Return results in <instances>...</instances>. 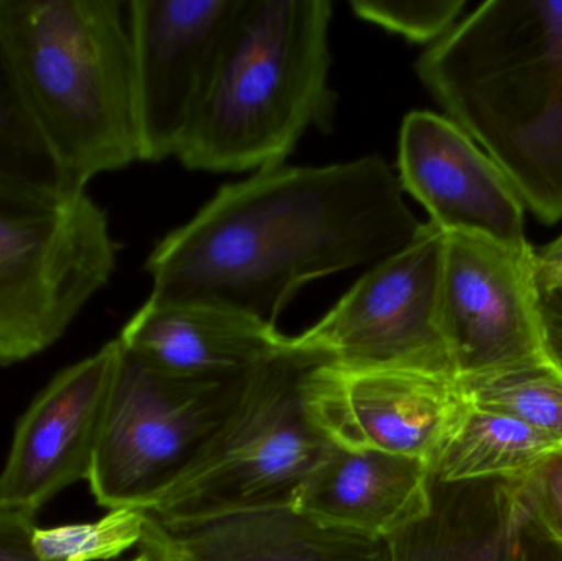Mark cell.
Masks as SVG:
<instances>
[{
	"mask_svg": "<svg viewBox=\"0 0 562 561\" xmlns=\"http://www.w3.org/2000/svg\"><path fill=\"white\" fill-rule=\"evenodd\" d=\"M422 223L379 155L226 184L148 257L151 305L191 303L277 326L306 283L405 249Z\"/></svg>",
	"mask_w": 562,
	"mask_h": 561,
	"instance_id": "6da1fadb",
	"label": "cell"
},
{
	"mask_svg": "<svg viewBox=\"0 0 562 561\" xmlns=\"http://www.w3.org/2000/svg\"><path fill=\"white\" fill-rule=\"evenodd\" d=\"M541 223L562 221V2L488 0L415 63Z\"/></svg>",
	"mask_w": 562,
	"mask_h": 561,
	"instance_id": "7a4b0ae2",
	"label": "cell"
},
{
	"mask_svg": "<svg viewBox=\"0 0 562 561\" xmlns=\"http://www.w3.org/2000/svg\"><path fill=\"white\" fill-rule=\"evenodd\" d=\"M329 0H240L177 158L211 173L284 165L310 128L329 132Z\"/></svg>",
	"mask_w": 562,
	"mask_h": 561,
	"instance_id": "3957f363",
	"label": "cell"
},
{
	"mask_svg": "<svg viewBox=\"0 0 562 561\" xmlns=\"http://www.w3.org/2000/svg\"><path fill=\"white\" fill-rule=\"evenodd\" d=\"M115 0H0L23 94L79 190L138 154L128 19Z\"/></svg>",
	"mask_w": 562,
	"mask_h": 561,
	"instance_id": "277c9868",
	"label": "cell"
},
{
	"mask_svg": "<svg viewBox=\"0 0 562 561\" xmlns=\"http://www.w3.org/2000/svg\"><path fill=\"white\" fill-rule=\"evenodd\" d=\"M311 359L291 349L286 336L279 355L250 372L236 411L203 460L148 516L170 526L291 509L333 447L304 404Z\"/></svg>",
	"mask_w": 562,
	"mask_h": 561,
	"instance_id": "5b68a950",
	"label": "cell"
},
{
	"mask_svg": "<svg viewBox=\"0 0 562 561\" xmlns=\"http://www.w3.org/2000/svg\"><path fill=\"white\" fill-rule=\"evenodd\" d=\"M117 253L108 214L86 191L0 181V366L55 345L108 285Z\"/></svg>",
	"mask_w": 562,
	"mask_h": 561,
	"instance_id": "8992f818",
	"label": "cell"
},
{
	"mask_svg": "<svg viewBox=\"0 0 562 561\" xmlns=\"http://www.w3.org/2000/svg\"><path fill=\"white\" fill-rule=\"evenodd\" d=\"M250 372L181 378L122 345L88 478L95 503L105 510H150L203 460L236 411Z\"/></svg>",
	"mask_w": 562,
	"mask_h": 561,
	"instance_id": "52a82bcc",
	"label": "cell"
},
{
	"mask_svg": "<svg viewBox=\"0 0 562 561\" xmlns=\"http://www.w3.org/2000/svg\"><path fill=\"white\" fill-rule=\"evenodd\" d=\"M445 240L438 226L422 224L405 249L376 262L323 319L288 338V346L342 368L458 381L439 316Z\"/></svg>",
	"mask_w": 562,
	"mask_h": 561,
	"instance_id": "ba28073f",
	"label": "cell"
},
{
	"mask_svg": "<svg viewBox=\"0 0 562 561\" xmlns=\"http://www.w3.org/2000/svg\"><path fill=\"white\" fill-rule=\"evenodd\" d=\"M537 250L446 234L439 316L459 384L548 362Z\"/></svg>",
	"mask_w": 562,
	"mask_h": 561,
	"instance_id": "9c48e42d",
	"label": "cell"
},
{
	"mask_svg": "<svg viewBox=\"0 0 562 561\" xmlns=\"http://www.w3.org/2000/svg\"><path fill=\"white\" fill-rule=\"evenodd\" d=\"M313 424L336 447L425 461L439 455L471 401L454 379L400 369H349L313 355L303 381Z\"/></svg>",
	"mask_w": 562,
	"mask_h": 561,
	"instance_id": "30bf717a",
	"label": "cell"
},
{
	"mask_svg": "<svg viewBox=\"0 0 562 561\" xmlns=\"http://www.w3.org/2000/svg\"><path fill=\"white\" fill-rule=\"evenodd\" d=\"M240 0L127 3L142 161L177 157Z\"/></svg>",
	"mask_w": 562,
	"mask_h": 561,
	"instance_id": "8fae6325",
	"label": "cell"
},
{
	"mask_svg": "<svg viewBox=\"0 0 562 561\" xmlns=\"http://www.w3.org/2000/svg\"><path fill=\"white\" fill-rule=\"evenodd\" d=\"M121 341L59 371L20 417L0 471V509L35 516L63 490L88 481Z\"/></svg>",
	"mask_w": 562,
	"mask_h": 561,
	"instance_id": "7c38bea8",
	"label": "cell"
},
{
	"mask_svg": "<svg viewBox=\"0 0 562 561\" xmlns=\"http://www.w3.org/2000/svg\"><path fill=\"white\" fill-rule=\"evenodd\" d=\"M398 180L445 234L530 249L525 207L504 171L446 115L409 112L400 128Z\"/></svg>",
	"mask_w": 562,
	"mask_h": 561,
	"instance_id": "4fadbf2b",
	"label": "cell"
},
{
	"mask_svg": "<svg viewBox=\"0 0 562 561\" xmlns=\"http://www.w3.org/2000/svg\"><path fill=\"white\" fill-rule=\"evenodd\" d=\"M138 550L148 561H392L386 540L329 529L294 509L170 526L147 514Z\"/></svg>",
	"mask_w": 562,
	"mask_h": 561,
	"instance_id": "5bb4252c",
	"label": "cell"
},
{
	"mask_svg": "<svg viewBox=\"0 0 562 561\" xmlns=\"http://www.w3.org/2000/svg\"><path fill=\"white\" fill-rule=\"evenodd\" d=\"M431 487L425 461L333 445L291 509L329 529L389 540L429 513Z\"/></svg>",
	"mask_w": 562,
	"mask_h": 561,
	"instance_id": "9a60e30c",
	"label": "cell"
},
{
	"mask_svg": "<svg viewBox=\"0 0 562 561\" xmlns=\"http://www.w3.org/2000/svg\"><path fill=\"white\" fill-rule=\"evenodd\" d=\"M119 341L138 358L181 378H236L279 355L277 326L231 310L191 303H145Z\"/></svg>",
	"mask_w": 562,
	"mask_h": 561,
	"instance_id": "2e32d148",
	"label": "cell"
},
{
	"mask_svg": "<svg viewBox=\"0 0 562 561\" xmlns=\"http://www.w3.org/2000/svg\"><path fill=\"white\" fill-rule=\"evenodd\" d=\"M518 496L514 481L438 483L431 509L386 540L392 561H507Z\"/></svg>",
	"mask_w": 562,
	"mask_h": 561,
	"instance_id": "e0dca14e",
	"label": "cell"
},
{
	"mask_svg": "<svg viewBox=\"0 0 562 561\" xmlns=\"http://www.w3.org/2000/svg\"><path fill=\"white\" fill-rule=\"evenodd\" d=\"M558 453L562 444L550 435L471 402L431 468L432 480L446 484L517 481Z\"/></svg>",
	"mask_w": 562,
	"mask_h": 561,
	"instance_id": "ac0fdd59",
	"label": "cell"
},
{
	"mask_svg": "<svg viewBox=\"0 0 562 561\" xmlns=\"http://www.w3.org/2000/svg\"><path fill=\"white\" fill-rule=\"evenodd\" d=\"M0 181L48 191L81 193L46 144L23 94L0 26Z\"/></svg>",
	"mask_w": 562,
	"mask_h": 561,
	"instance_id": "d6986e66",
	"label": "cell"
},
{
	"mask_svg": "<svg viewBox=\"0 0 562 561\" xmlns=\"http://www.w3.org/2000/svg\"><path fill=\"white\" fill-rule=\"evenodd\" d=\"M461 388L475 407L517 418L562 444V372L550 361Z\"/></svg>",
	"mask_w": 562,
	"mask_h": 561,
	"instance_id": "ffe728a7",
	"label": "cell"
},
{
	"mask_svg": "<svg viewBox=\"0 0 562 561\" xmlns=\"http://www.w3.org/2000/svg\"><path fill=\"white\" fill-rule=\"evenodd\" d=\"M147 513L140 509L108 510L94 523L66 526L33 532V549L42 561H109L140 547Z\"/></svg>",
	"mask_w": 562,
	"mask_h": 561,
	"instance_id": "44dd1931",
	"label": "cell"
},
{
	"mask_svg": "<svg viewBox=\"0 0 562 561\" xmlns=\"http://www.w3.org/2000/svg\"><path fill=\"white\" fill-rule=\"evenodd\" d=\"M353 13L389 32L398 33L409 42L429 43L441 40L461 15L464 0H352Z\"/></svg>",
	"mask_w": 562,
	"mask_h": 561,
	"instance_id": "7402d4cb",
	"label": "cell"
},
{
	"mask_svg": "<svg viewBox=\"0 0 562 561\" xmlns=\"http://www.w3.org/2000/svg\"><path fill=\"white\" fill-rule=\"evenodd\" d=\"M514 483L531 519L562 546V453Z\"/></svg>",
	"mask_w": 562,
	"mask_h": 561,
	"instance_id": "603a6c76",
	"label": "cell"
},
{
	"mask_svg": "<svg viewBox=\"0 0 562 561\" xmlns=\"http://www.w3.org/2000/svg\"><path fill=\"white\" fill-rule=\"evenodd\" d=\"M507 561H562L561 543H558L537 520L531 519L520 496L508 542Z\"/></svg>",
	"mask_w": 562,
	"mask_h": 561,
	"instance_id": "cb8c5ba5",
	"label": "cell"
},
{
	"mask_svg": "<svg viewBox=\"0 0 562 561\" xmlns=\"http://www.w3.org/2000/svg\"><path fill=\"white\" fill-rule=\"evenodd\" d=\"M35 516L0 509V561H42L33 549Z\"/></svg>",
	"mask_w": 562,
	"mask_h": 561,
	"instance_id": "d4e9b609",
	"label": "cell"
},
{
	"mask_svg": "<svg viewBox=\"0 0 562 561\" xmlns=\"http://www.w3.org/2000/svg\"><path fill=\"white\" fill-rule=\"evenodd\" d=\"M538 290H540L538 308H540L544 349L551 364L562 372V287Z\"/></svg>",
	"mask_w": 562,
	"mask_h": 561,
	"instance_id": "484cf974",
	"label": "cell"
},
{
	"mask_svg": "<svg viewBox=\"0 0 562 561\" xmlns=\"http://www.w3.org/2000/svg\"><path fill=\"white\" fill-rule=\"evenodd\" d=\"M538 289L562 287V234L537 253Z\"/></svg>",
	"mask_w": 562,
	"mask_h": 561,
	"instance_id": "4316f807",
	"label": "cell"
},
{
	"mask_svg": "<svg viewBox=\"0 0 562 561\" xmlns=\"http://www.w3.org/2000/svg\"><path fill=\"white\" fill-rule=\"evenodd\" d=\"M127 561H148V560H147V557L144 556V553L138 552L137 557H134V559L127 560Z\"/></svg>",
	"mask_w": 562,
	"mask_h": 561,
	"instance_id": "83f0119b",
	"label": "cell"
}]
</instances>
